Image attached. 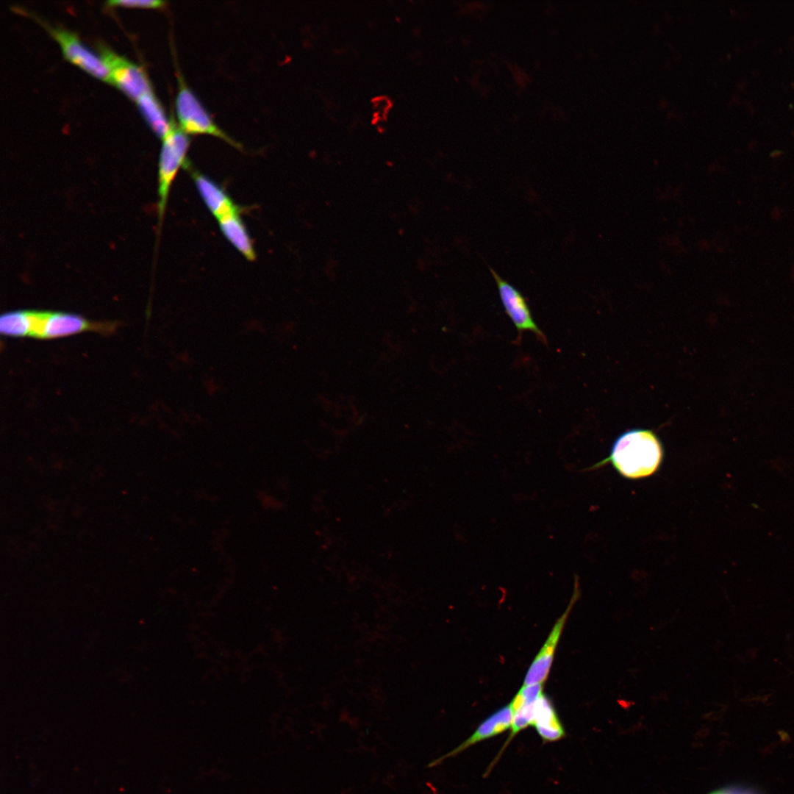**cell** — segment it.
Here are the masks:
<instances>
[{
	"label": "cell",
	"mask_w": 794,
	"mask_h": 794,
	"mask_svg": "<svg viewBox=\"0 0 794 794\" xmlns=\"http://www.w3.org/2000/svg\"><path fill=\"white\" fill-rule=\"evenodd\" d=\"M172 492V485L143 484L109 470L36 465V505L75 508L129 496L164 498Z\"/></svg>",
	"instance_id": "1"
},
{
	"label": "cell",
	"mask_w": 794,
	"mask_h": 794,
	"mask_svg": "<svg viewBox=\"0 0 794 794\" xmlns=\"http://www.w3.org/2000/svg\"><path fill=\"white\" fill-rule=\"evenodd\" d=\"M283 218L285 207L281 202L267 192L258 181L253 198L244 208L238 237L237 320L239 331L244 329L255 283L268 255L282 248L279 234Z\"/></svg>",
	"instance_id": "2"
},
{
	"label": "cell",
	"mask_w": 794,
	"mask_h": 794,
	"mask_svg": "<svg viewBox=\"0 0 794 794\" xmlns=\"http://www.w3.org/2000/svg\"><path fill=\"white\" fill-rule=\"evenodd\" d=\"M264 167L269 193L280 202H314L331 207L353 222L360 218L320 182L293 142L268 116Z\"/></svg>",
	"instance_id": "3"
},
{
	"label": "cell",
	"mask_w": 794,
	"mask_h": 794,
	"mask_svg": "<svg viewBox=\"0 0 794 794\" xmlns=\"http://www.w3.org/2000/svg\"><path fill=\"white\" fill-rule=\"evenodd\" d=\"M151 87L165 114L167 125L173 127L197 149L227 138L224 121L214 104L192 89L150 69Z\"/></svg>",
	"instance_id": "4"
},
{
	"label": "cell",
	"mask_w": 794,
	"mask_h": 794,
	"mask_svg": "<svg viewBox=\"0 0 794 794\" xmlns=\"http://www.w3.org/2000/svg\"><path fill=\"white\" fill-rule=\"evenodd\" d=\"M79 56L90 68L98 88L119 99L138 114L154 121L167 124L164 109L152 87L129 72L105 47L90 43H74Z\"/></svg>",
	"instance_id": "5"
},
{
	"label": "cell",
	"mask_w": 794,
	"mask_h": 794,
	"mask_svg": "<svg viewBox=\"0 0 794 794\" xmlns=\"http://www.w3.org/2000/svg\"><path fill=\"white\" fill-rule=\"evenodd\" d=\"M741 418L753 460L777 497H794V460L784 441L763 422L749 414L742 405L733 401Z\"/></svg>",
	"instance_id": "6"
},
{
	"label": "cell",
	"mask_w": 794,
	"mask_h": 794,
	"mask_svg": "<svg viewBox=\"0 0 794 794\" xmlns=\"http://www.w3.org/2000/svg\"><path fill=\"white\" fill-rule=\"evenodd\" d=\"M287 262L300 296L325 330L361 319V312L325 273L298 258L289 256Z\"/></svg>",
	"instance_id": "7"
},
{
	"label": "cell",
	"mask_w": 794,
	"mask_h": 794,
	"mask_svg": "<svg viewBox=\"0 0 794 794\" xmlns=\"http://www.w3.org/2000/svg\"><path fill=\"white\" fill-rule=\"evenodd\" d=\"M360 320L330 328L326 330L328 337L333 351L350 371L369 389L379 391L384 387L379 362Z\"/></svg>",
	"instance_id": "8"
},
{
	"label": "cell",
	"mask_w": 794,
	"mask_h": 794,
	"mask_svg": "<svg viewBox=\"0 0 794 794\" xmlns=\"http://www.w3.org/2000/svg\"><path fill=\"white\" fill-rule=\"evenodd\" d=\"M204 153L229 196L238 206L245 208L256 192L258 181L250 179L243 159L229 138L213 142Z\"/></svg>",
	"instance_id": "9"
},
{
	"label": "cell",
	"mask_w": 794,
	"mask_h": 794,
	"mask_svg": "<svg viewBox=\"0 0 794 794\" xmlns=\"http://www.w3.org/2000/svg\"><path fill=\"white\" fill-rule=\"evenodd\" d=\"M167 8L208 11H239L246 2L237 0H165L161 2Z\"/></svg>",
	"instance_id": "10"
},
{
	"label": "cell",
	"mask_w": 794,
	"mask_h": 794,
	"mask_svg": "<svg viewBox=\"0 0 794 794\" xmlns=\"http://www.w3.org/2000/svg\"><path fill=\"white\" fill-rule=\"evenodd\" d=\"M4 472H6V471H4ZM4 472H3V473H4ZM3 473H2V474H3ZM2 474H1V476H2ZM0 482H1V478H0ZM0 497H1V492H0ZM1 500H2V497H1ZM2 501H3V500H2ZM3 502H4V501H3Z\"/></svg>",
	"instance_id": "11"
}]
</instances>
